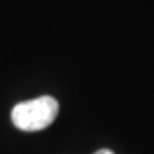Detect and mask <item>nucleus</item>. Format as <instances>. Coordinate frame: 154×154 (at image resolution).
Listing matches in <instances>:
<instances>
[{
  "instance_id": "1",
  "label": "nucleus",
  "mask_w": 154,
  "mask_h": 154,
  "mask_svg": "<svg viewBox=\"0 0 154 154\" xmlns=\"http://www.w3.org/2000/svg\"><path fill=\"white\" fill-rule=\"evenodd\" d=\"M57 114V100L51 96H42L14 106L11 110V121L22 131H40L47 128Z\"/></svg>"
},
{
  "instance_id": "2",
  "label": "nucleus",
  "mask_w": 154,
  "mask_h": 154,
  "mask_svg": "<svg viewBox=\"0 0 154 154\" xmlns=\"http://www.w3.org/2000/svg\"><path fill=\"white\" fill-rule=\"evenodd\" d=\"M94 154H114L111 150H107V149H101V150H99V151H96Z\"/></svg>"
}]
</instances>
